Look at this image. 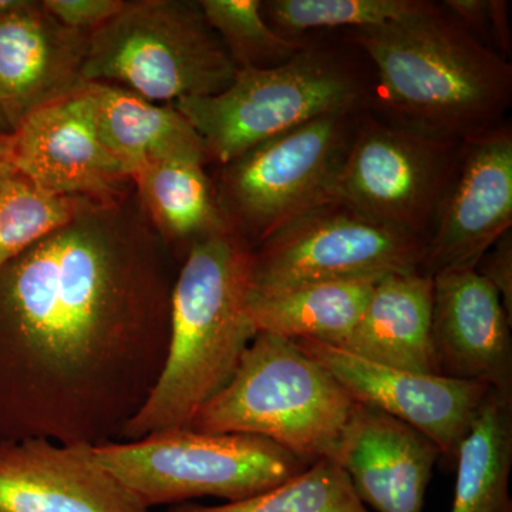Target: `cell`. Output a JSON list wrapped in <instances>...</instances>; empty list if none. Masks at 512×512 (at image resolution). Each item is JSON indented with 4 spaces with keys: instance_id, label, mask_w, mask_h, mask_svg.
<instances>
[{
    "instance_id": "1",
    "label": "cell",
    "mask_w": 512,
    "mask_h": 512,
    "mask_svg": "<svg viewBox=\"0 0 512 512\" xmlns=\"http://www.w3.org/2000/svg\"><path fill=\"white\" fill-rule=\"evenodd\" d=\"M181 262L134 190L0 265V443L123 439L164 369Z\"/></svg>"
},
{
    "instance_id": "2",
    "label": "cell",
    "mask_w": 512,
    "mask_h": 512,
    "mask_svg": "<svg viewBox=\"0 0 512 512\" xmlns=\"http://www.w3.org/2000/svg\"><path fill=\"white\" fill-rule=\"evenodd\" d=\"M346 40L372 62L370 106L390 123L463 140L498 126L510 109L511 64L443 5L424 2L386 25L348 30Z\"/></svg>"
},
{
    "instance_id": "3",
    "label": "cell",
    "mask_w": 512,
    "mask_h": 512,
    "mask_svg": "<svg viewBox=\"0 0 512 512\" xmlns=\"http://www.w3.org/2000/svg\"><path fill=\"white\" fill-rule=\"evenodd\" d=\"M252 251L232 232L188 249L171 296L163 372L121 440L191 427L202 407L234 376L256 335L248 316Z\"/></svg>"
},
{
    "instance_id": "4",
    "label": "cell",
    "mask_w": 512,
    "mask_h": 512,
    "mask_svg": "<svg viewBox=\"0 0 512 512\" xmlns=\"http://www.w3.org/2000/svg\"><path fill=\"white\" fill-rule=\"evenodd\" d=\"M356 403L295 340L256 333L191 429L262 437L312 464L335 458Z\"/></svg>"
},
{
    "instance_id": "5",
    "label": "cell",
    "mask_w": 512,
    "mask_h": 512,
    "mask_svg": "<svg viewBox=\"0 0 512 512\" xmlns=\"http://www.w3.org/2000/svg\"><path fill=\"white\" fill-rule=\"evenodd\" d=\"M372 86L346 53L308 42L289 62L238 70L224 92L171 103L204 143L208 164L224 165L269 138L342 111L370 106Z\"/></svg>"
},
{
    "instance_id": "6",
    "label": "cell",
    "mask_w": 512,
    "mask_h": 512,
    "mask_svg": "<svg viewBox=\"0 0 512 512\" xmlns=\"http://www.w3.org/2000/svg\"><path fill=\"white\" fill-rule=\"evenodd\" d=\"M237 66L194 0H126L90 36L87 83L124 87L153 101L215 96Z\"/></svg>"
},
{
    "instance_id": "7",
    "label": "cell",
    "mask_w": 512,
    "mask_h": 512,
    "mask_svg": "<svg viewBox=\"0 0 512 512\" xmlns=\"http://www.w3.org/2000/svg\"><path fill=\"white\" fill-rule=\"evenodd\" d=\"M101 466L144 507L194 498L228 503L265 493L311 466L274 441L184 427L93 447Z\"/></svg>"
},
{
    "instance_id": "8",
    "label": "cell",
    "mask_w": 512,
    "mask_h": 512,
    "mask_svg": "<svg viewBox=\"0 0 512 512\" xmlns=\"http://www.w3.org/2000/svg\"><path fill=\"white\" fill-rule=\"evenodd\" d=\"M363 111L319 117L218 165L212 187L228 231L255 248L325 202Z\"/></svg>"
},
{
    "instance_id": "9",
    "label": "cell",
    "mask_w": 512,
    "mask_h": 512,
    "mask_svg": "<svg viewBox=\"0 0 512 512\" xmlns=\"http://www.w3.org/2000/svg\"><path fill=\"white\" fill-rule=\"evenodd\" d=\"M461 141L362 114L325 202L429 238Z\"/></svg>"
},
{
    "instance_id": "10",
    "label": "cell",
    "mask_w": 512,
    "mask_h": 512,
    "mask_svg": "<svg viewBox=\"0 0 512 512\" xmlns=\"http://www.w3.org/2000/svg\"><path fill=\"white\" fill-rule=\"evenodd\" d=\"M427 238L326 201L252 251L251 291L423 272Z\"/></svg>"
},
{
    "instance_id": "11",
    "label": "cell",
    "mask_w": 512,
    "mask_h": 512,
    "mask_svg": "<svg viewBox=\"0 0 512 512\" xmlns=\"http://www.w3.org/2000/svg\"><path fill=\"white\" fill-rule=\"evenodd\" d=\"M512 227V133L501 123L463 138L456 173L427 238L424 274L476 268Z\"/></svg>"
},
{
    "instance_id": "12",
    "label": "cell",
    "mask_w": 512,
    "mask_h": 512,
    "mask_svg": "<svg viewBox=\"0 0 512 512\" xmlns=\"http://www.w3.org/2000/svg\"><path fill=\"white\" fill-rule=\"evenodd\" d=\"M295 342L325 366L357 403L376 407L419 430L446 457L456 458L491 390L467 380L380 365L319 340Z\"/></svg>"
},
{
    "instance_id": "13",
    "label": "cell",
    "mask_w": 512,
    "mask_h": 512,
    "mask_svg": "<svg viewBox=\"0 0 512 512\" xmlns=\"http://www.w3.org/2000/svg\"><path fill=\"white\" fill-rule=\"evenodd\" d=\"M13 163L40 188L94 204H116L133 181L104 146L84 89L35 111L12 133Z\"/></svg>"
},
{
    "instance_id": "14",
    "label": "cell",
    "mask_w": 512,
    "mask_h": 512,
    "mask_svg": "<svg viewBox=\"0 0 512 512\" xmlns=\"http://www.w3.org/2000/svg\"><path fill=\"white\" fill-rule=\"evenodd\" d=\"M431 348L437 375L512 394V322L476 268L433 276Z\"/></svg>"
},
{
    "instance_id": "15",
    "label": "cell",
    "mask_w": 512,
    "mask_h": 512,
    "mask_svg": "<svg viewBox=\"0 0 512 512\" xmlns=\"http://www.w3.org/2000/svg\"><path fill=\"white\" fill-rule=\"evenodd\" d=\"M0 512H150L93 447L46 439L0 443Z\"/></svg>"
},
{
    "instance_id": "16",
    "label": "cell",
    "mask_w": 512,
    "mask_h": 512,
    "mask_svg": "<svg viewBox=\"0 0 512 512\" xmlns=\"http://www.w3.org/2000/svg\"><path fill=\"white\" fill-rule=\"evenodd\" d=\"M92 33L66 28L42 2L0 15V110L15 130L35 111L86 87Z\"/></svg>"
},
{
    "instance_id": "17",
    "label": "cell",
    "mask_w": 512,
    "mask_h": 512,
    "mask_svg": "<svg viewBox=\"0 0 512 512\" xmlns=\"http://www.w3.org/2000/svg\"><path fill=\"white\" fill-rule=\"evenodd\" d=\"M439 447L389 414L356 403L333 460L376 512H421Z\"/></svg>"
},
{
    "instance_id": "18",
    "label": "cell",
    "mask_w": 512,
    "mask_h": 512,
    "mask_svg": "<svg viewBox=\"0 0 512 512\" xmlns=\"http://www.w3.org/2000/svg\"><path fill=\"white\" fill-rule=\"evenodd\" d=\"M433 276H383L365 311L338 348L370 362L437 375L431 348Z\"/></svg>"
},
{
    "instance_id": "19",
    "label": "cell",
    "mask_w": 512,
    "mask_h": 512,
    "mask_svg": "<svg viewBox=\"0 0 512 512\" xmlns=\"http://www.w3.org/2000/svg\"><path fill=\"white\" fill-rule=\"evenodd\" d=\"M84 94L100 140L130 178L161 161L208 164L200 134L171 104L107 83H87Z\"/></svg>"
},
{
    "instance_id": "20",
    "label": "cell",
    "mask_w": 512,
    "mask_h": 512,
    "mask_svg": "<svg viewBox=\"0 0 512 512\" xmlns=\"http://www.w3.org/2000/svg\"><path fill=\"white\" fill-rule=\"evenodd\" d=\"M377 281L342 279L251 291L249 320L255 333L336 345L362 316Z\"/></svg>"
},
{
    "instance_id": "21",
    "label": "cell",
    "mask_w": 512,
    "mask_h": 512,
    "mask_svg": "<svg viewBox=\"0 0 512 512\" xmlns=\"http://www.w3.org/2000/svg\"><path fill=\"white\" fill-rule=\"evenodd\" d=\"M131 181L148 220L181 259L192 245L229 232L205 165L161 161L141 168Z\"/></svg>"
},
{
    "instance_id": "22",
    "label": "cell",
    "mask_w": 512,
    "mask_h": 512,
    "mask_svg": "<svg viewBox=\"0 0 512 512\" xmlns=\"http://www.w3.org/2000/svg\"><path fill=\"white\" fill-rule=\"evenodd\" d=\"M456 460L450 512H512V394L488 392Z\"/></svg>"
},
{
    "instance_id": "23",
    "label": "cell",
    "mask_w": 512,
    "mask_h": 512,
    "mask_svg": "<svg viewBox=\"0 0 512 512\" xmlns=\"http://www.w3.org/2000/svg\"><path fill=\"white\" fill-rule=\"evenodd\" d=\"M171 512H370L357 497L348 474L332 458H322L298 476L248 500L204 507L180 504Z\"/></svg>"
},
{
    "instance_id": "24",
    "label": "cell",
    "mask_w": 512,
    "mask_h": 512,
    "mask_svg": "<svg viewBox=\"0 0 512 512\" xmlns=\"http://www.w3.org/2000/svg\"><path fill=\"white\" fill-rule=\"evenodd\" d=\"M90 204L47 192L18 170L0 178V265L69 224Z\"/></svg>"
},
{
    "instance_id": "25",
    "label": "cell",
    "mask_w": 512,
    "mask_h": 512,
    "mask_svg": "<svg viewBox=\"0 0 512 512\" xmlns=\"http://www.w3.org/2000/svg\"><path fill=\"white\" fill-rule=\"evenodd\" d=\"M424 0H271L262 2L269 28L291 40L318 30H356L386 25L416 12Z\"/></svg>"
},
{
    "instance_id": "26",
    "label": "cell",
    "mask_w": 512,
    "mask_h": 512,
    "mask_svg": "<svg viewBox=\"0 0 512 512\" xmlns=\"http://www.w3.org/2000/svg\"><path fill=\"white\" fill-rule=\"evenodd\" d=\"M259 0H200L208 25L238 70L271 69L301 52L308 40H291L269 28Z\"/></svg>"
},
{
    "instance_id": "27",
    "label": "cell",
    "mask_w": 512,
    "mask_h": 512,
    "mask_svg": "<svg viewBox=\"0 0 512 512\" xmlns=\"http://www.w3.org/2000/svg\"><path fill=\"white\" fill-rule=\"evenodd\" d=\"M126 0H43V8L66 28L93 33L123 9Z\"/></svg>"
},
{
    "instance_id": "28",
    "label": "cell",
    "mask_w": 512,
    "mask_h": 512,
    "mask_svg": "<svg viewBox=\"0 0 512 512\" xmlns=\"http://www.w3.org/2000/svg\"><path fill=\"white\" fill-rule=\"evenodd\" d=\"M478 274L487 279L500 295L508 318L512 322V234L503 237L485 252L476 266Z\"/></svg>"
},
{
    "instance_id": "29",
    "label": "cell",
    "mask_w": 512,
    "mask_h": 512,
    "mask_svg": "<svg viewBox=\"0 0 512 512\" xmlns=\"http://www.w3.org/2000/svg\"><path fill=\"white\" fill-rule=\"evenodd\" d=\"M441 5L470 35L476 37L478 42L493 50L490 42V0H446Z\"/></svg>"
},
{
    "instance_id": "30",
    "label": "cell",
    "mask_w": 512,
    "mask_h": 512,
    "mask_svg": "<svg viewBox=\"0 0 512 512\" xmlns=\"http://www.w3.org/2000/svg\"><path fill=\"white\" fill-rule=\"evenodd\" d=\"M491 23L490 42L491 47L498 56L504 60L511 57V30L508 19V3L504 0H490ZM508 62V60H507Z\"/></svg>"
},
{
    "instance_id": "31",
    "label": "cell",
    "mask_w": 512,
    "mask_h": 512,
    "mask_svg": "<svg viewBox=\"0 0 512 512\" xmlns=\"http://www.w3.org/2000/svg\"><path fill=\"white\" fill-rule=\"evenodd\" d=\"M16 171L13 163L12 133L0 134V178Z\"/></svg>"
},
{
    "instance_id": "32",
    "label": "cell",
    "mask_w": 512,
    "mask_h": 512,
    "mask_svg": "<svg viewBox=\"0 0 512 512\" xmlns=\"http://www.w3.org/2000/svg\"><path fill=\"white\" fill-rule=\"evenodd\" d=\"M26 0H0V15L22 8Z\"/></svg>"
},
{
    "instance_id": "33",
    "label": "cell",
    "mask_w": 512,
    "mask_h": 512,
    "mask_svg": "<svg viewBox=\"0 0 512 512\" xmlns=\"http://www.w3.org/2000/svg\"><path fill=\"white\" fill-rule=\"evenodd\" d=\"M10 133H12V128L9 127L8 121H6L5 116H3L2 110H0V134Z\"/></svg>"
}]
</instances>
